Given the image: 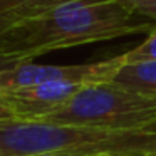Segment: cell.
<instances>
[{"mask_svg":"<svg viewBox=\"0 0 156 156\" xmlns=\"http://www.w3.org/2000/svg\"><path fill=\"white\" fill-rule=\"evenodd\" d=\"M156 22L112 0H69L0 34V54L34 59L52 51L151 32Z\"/></svg>","mask_w":156,"mask_h":156,"instance_id":"6da1fadb","label":"cell"},{"mask_svg":"<svg viewBox=\"0 0 156 156\" xmlns=\"http://www.w3.org/2000/svg\"><path fill=\"white\" fill-rule=\"evenodd\" d=\"M57 153L156 156V129L102 131L15 118L0 121V156H37Z\"/></svg>","mask_w":156,"mask_h":156,"instance_id":"7a4b0ae2","label":"cell"},{"mask_svg":"<svg viewBox=\"0 0 156 156\" xmlns=\"http://www.w3.org/2000/svg\"><path fill=\"white\" fill-rule=\"evenodd\" d=\"M156 119V99L114 82L82 86L64 106L41 121L102 131L149 129Z\"/></svg>","mask_w":156,"mask_h":156,"instance_id":"3957f363","label":"cell"},{"mask_svg":"<svg viewBox=\"0 0 156 156\" xmlns=\"http://www.w3.org/2000/svg\"><path fill=\"white\" fill-rule=\"evenodd\" d=\"M122 62H124L122 54L106 61L74 66H49L24 61L15 67L0 72V92L30 87V86L45 84V82H74L82 86L108 82L116 76Z\"/></svg>","mask_w":156,"mask_h":156,"instance_id":"277c9868","label":"cell"},{"mask_svg":"<svg viewBox=\"0 0 156 156\" xmlns=\"http://www.w3.org/2000/svg\"><path fill=\"white\" fill-rule=\"evenodd\" d=\"M81 87L82 84L74 82H45L30 87L2 91L0 96L15 119L41 121L64 106Z\"/></svg>","mask_w":156,"mask_h":156,"instance_id":"5b68a950","label":"cell"},{"mask_svg":"<svg viewBox=\"0 0 156 156\" xmlns=\"http://www.w3.org/2000/svg\"><path fill=\"white\" fill-rule=\"evenodd\" d=\"M111 82L138 94L156 99V61L133 62V64L122 62Z\"/></svg>","mask_w":156,"mask_h":156,"instance_id":"8992f818","label":"cell"},{"mask_svg":"<svg viewBox=\"0 0 156 156\" xmlns=\"http://www.w3.org/2000/svg\"><path fill=\"white\" fill-rule=\"evenodd\" d=\"M69 0H0V34L24 19Z\"/></svg>","mask_w":156,"mask_h":156,"instance_id":"52a82bcc","label":"cell"},{"mask_svg":"<svg viewBox=\"0 0 156 156\" xmlns=\"http://www.w3.org/2000/svg\"><path fill=\"white\" fill-rule=\"evenodd\" d=\"M124 64H133V62H148L156 61V27L148 34V37L131 51L122 54Z\"/></svg>","mask_w":156,"mask_h":156,"instance_id":"ba28073f","label":"cell"},{"mask_svg":"<svg viewBox=\"0 0 156 156\" xmlns=\"http://www.w3.org/2000/svg\"><path fill=\"white\" fill-rule=\"evenodd\" d=\"M112 2H118L122 7L133 10L134 14L156 22V0H112Z\"/></svg>","mask_w":156,"mask_h":156,"instance_id":"9c48e42d","label":"cell"},{"mask_svg":"<svg viewBox=\"0 0 156 156\" xmlns=\"http://www.w3.org/2000/svg\"><path fill=\"white\" fill-rule=\"evenodd\" d=\"M24 61H32V59H25V57H19V55H2L0 54V72L7 71L10 67H15Z\"/></svg>","mask_w":156,"mask_h":156,"instance_id":"30bf717a","label":"cell"},{"mask_svg":"<svg viewBox=\"0 0 156 156\" xmlns=\"http://www.w3.org/2000/svg\"><path fill=\"white\" fill-rule=\"evenodd\" d=\"M14 116H12L10 109L7 108V104L4 102V99H2V96H0V121L2 119H12Z\"/></svg>","mask_w":156,"mask_h":156,"instance_id":"8fae6325","label":"cell"},{"mask_svg":"<svg viewBox=\"0 0 156 156\" xmlns=\"http://www.w3.org/2000/svg\"><path fill=\"white\" fill-rule=\"evenodd\" d=\"M101 153H57V154H37V156H96Z\"/></svg>","mask_w":156,"mask_h":156,"instance_id":"7c38bea8","label":"cell"},{"mask_svg":"<svg viewBox=\"0 0 156 156\" xmlns=\"http://www.w3.org/2000/svg\"><path fill=\"white\" fill-rule=\"evenodd\" d=\"M96 156H118V154H112V153H101V154H96Z\"/></svg>","mask_w":156,"mask_h":156,"instance_id":"4fadbf2b","label":"cell"},{"mask_svg":"<svg viewBox=\"0 0 156 156\" xmlns=\"http://www.w3.org/2000/svg\"><path fill=\"white\" fill-rule=\"evenodd\" d=\"M149 129H156V119H154V122L151 124V128H149Z\"/></svg>","mask_w":156,"mask_h":156,"instance_id":"5bb4252c","label":"cell"}]
</instances>
